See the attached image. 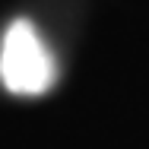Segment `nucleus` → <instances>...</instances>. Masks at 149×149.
<instances>
[{
	"label": "nucleus",
	"instance_id": "1",
	"mask_svg": "<svg viewBox=\"0 0 149 149\" xmlns=\"http://www.w3.org/2000/svg\"><path fill=\"white\" fill-rule=\"evenodd\" d=\"M57 79V60L29 19H13L0 38V83L13 95H45Z\"/></svg>",
	"mask_w": 149,
	"mask_h": 149
}]
</instances>
